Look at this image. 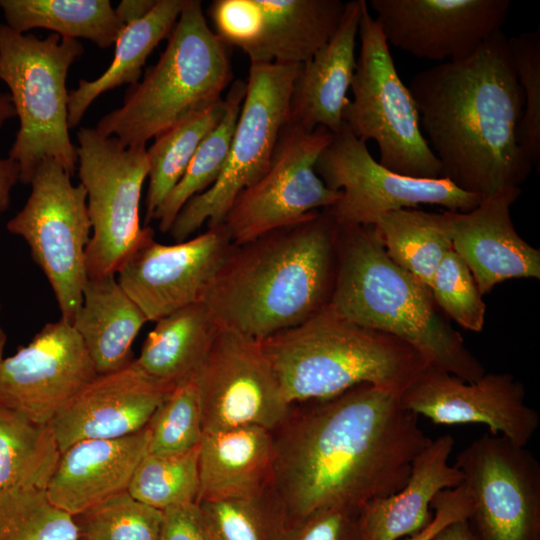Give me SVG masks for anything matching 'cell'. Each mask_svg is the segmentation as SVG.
<instances>
[{
  "instance_id": "30",
  "label": "cell",
  "mask_w": 540,
  "mask_h": 540,
  "mask_svg": "<svg viewBox=\"0 0 540 540\" xmlns=\"http://www.w3.org/2000/svg\"><path fill=\"white\" fill-rule=\"evenodd\" d=\"M0 8L15 32L44 28L103 49L113 45L125 27L109 0H0Z\"/></svg>"
},
{
  "instance_id": "31",
  "label": "cell",
  "mask_w": 540,
  "mask_h": 540,
  "mask_svg": "<svg viewBox=\"0 0 540 540\" xmlns=\"http://www.w3.org/2000/svg\"><path fill=\"white\" fill-rule=\"evenodd\" d=\"M373 226L390 259L429 288L436 268L452 249L444 214L400 209Z\"/></svg>"
},
{
  "instance_id": "48",
  "label": "cell",
  "mask_w": 540,
  "mask_h": 540,
  "mask_svg": "<svg viewBox=\"0 0 540 540\" xmlns=\"http://www.w3.org/2000/svg\"><path fill=\"white\" fill-rule=\"evenodd\" d=\"M15 116L16 111L14 109L10 94L0 91V128L7 120Z\"/></svg>"
},
{
  "instance_id": "45",
  "label": "cell",
  "mask_w": 540,
  "mask_h": 540,
  "mask_svg": "<svg viewBox=\"0 0 540 540\" xmlns=\"http://www.w3.org/2000/svg\"><path fill=\"white\" fill-rule=\"evenodd\" d=\"M19 181V165L9 157L0 159V215L8 208L11 191Z\"/></svg>"
},
{
  "instance_id": "44",
  "label": "cell",
  "mask_w": 540,
  "mask_h": 540,
  "mask_svg": "<svg viewBox=\"0 0 540 540\" xmlns=\"http://www.w3.org/2000/svg\"><path fill=\"white\" fill-rule=\"evenodd\" d=\"M158 540H208L198 502L163 511Z\"/></svg>"
},
{
  "instance_id": "21",
  "label": "cell",
  "mask_w": 540,
  "mask_h": 540,
  "mask_svg": "<svg viewBox=\"0 0 540 540\" xmlns=\"http://www.w3.org/2000/svg\"><path fill=\"white\" fill-rule=\"evenodd\" d=\"M521 194L508 187L468 212H444L452 249L468 266L481 295L514 278H540V251L516 232L510 208Z\"/></svg>"
},
{
  "instance_id": "46",
  "label": "cell",
  "mask_w": 540,
  "mask_h": 540,
  "mask_svg": "<svg viewBox=\"0 0 540 540\" xmlns=\"http://www.w3.org/2000/svg\"><path fill=\"white\" fill-rule=\"evenodd\" d=\"M157 0H122L115 12L126 26L145 17L155 6Z\"/></svg>"
},
{
  "instance_id": "23",
  "label": "cell",
  "mask_w": 540,
  "mask_h": 540,
  "mask_svg": "<svg viewBox=\"0 0 540 540\" xmlns=\"http://www.w3.org/2000/svg\"><path fill=\"white\" fill-rule=\"evenodd\" d=\"M365 2H346L333 36L300 65L290 97V124L307 131L322 126L333 134L344 127L342 113L356 68V37Z\"/></svg>"
},
{
  "instance_id": "26",
  "label": "cell",
  "mask_w": 540,
  "mask_h": 540,
  "mask_svg": "<svg viewBox=\"0 0 540 540\" xmlns=\"http://www.w3.org/2000/svg\"><path fill=\"white\" fill-rule=\"evenodd\" d=\"M254 1L257 28L243 50L250 62H306L333 36L345 7L340 0Z\"/></svg>"
},
{
  "instance_id": "32",
  "label": "cell",
  "mask_w": 540,
  "mask_h": 540,
  "mask_svg": "<svg viewBox=\"0 0 540 540\" xmlns=\"http://www.w3.org/2000/svg\"><path fill=\"white\" fill-rule=\"evenodd\" d=\"M226 111V103L193 113L154 138L147 148L149 184L145 200L146 227L170 191L185 173L204 138L219 124Z\"/></svg>"
},
{
  "instance_id": "27",
  "label": "cell",
  "mask_w": 540,
  "mask_h": 540,
  "mask_svg": "<svg viewBox=\"0 0 540 540\" xmlns=\"http://www.w3.org/2000/svg\"><path fill=\"white\" fill-rule=\"evenodd\" d=\"M115 276L87 278L81 307L72 322L98 375L117 371L134 360L132 344L147 322Z\"/></svg>"
},
{
  "instance_id": "22",
  "label": "cell",
  "mask_w": 540,
  "mask_h": 540,
  "mask_svg": "<svg viewBox=\"0 0 540 540\" xmlns=\"http://www.w3.org/2000/svg\"><path fill=\"white\" fill-rule=\"evenodd\" d=\"M148 426L116 439L82 440L60 453L46 492L51 502L75 517L128 489L148 452Z\"/></svg>"
},
{
  "instance_id": "10",
  "label": "cell",
  "mask_w": 540,
  "mask_h": 540,
  "mask_svg": "<svg viewBox=\"0 0 540 540\" xmlns=\"http://www.w3.org/2000/svg\"><path fill=\"white\" fill-rule=\"evenodd\" d=\"M78 174L87 192L92 236L85 251L87 278L116 275L154 230L141 227V191L148 177L146 146H124L95 128L77 133Z\"/></svg>"
},
{
  "instance_id": "17",
  "label": "cell",
  "mask_w": 540,
  "mask_h": 540,
  "mask_svg": "<svg viewBox=\"0 0 540 540\" xmlns=\"http://www.w3.org/2000/svg\"><path fill=\"white\" fill-rule=\"evenodd\" d=\"M71 323H46L31 342L0 365V405L37 424L57 413L97 377Z\"/></svg>"
},
{
  "instance_id": "47",
  "label": "cell",
  "mask_w": 540,
  "mask_h": 540,
  "mask_svg": "<svg viewBox=\"0 0 540 540\" xmlns=\"http://www.w3.org/2000/svg\"><path fill=\"white\" fill-rule=\"evenodd\" d=\"M431 540H479L467 519L450 522L439 530Z\"/></svg>"
},
{
  "instance_id": "43",
  "label": "cell",
  "mask_w": 540,
  "mask_h": 540,
  "mask_svg": "<svg viewBox=\"0 0 540 540\" xmlns=\"http://www.w3.org/2000/svg\"><path fill=\"white\" fill-rule=\"evenodd\" d=\"M430 507L434 510L430 524L411 536L400 540H431L434 535L452 521L467 519L471 512V500L463 484L445 489L433 498Z\"/></svg>"
},
{
  "instance_id": "11",
  "label": "cell",
  "mask_w": 540,
  "mask_h": 540,
  "mask_svg": "<svg viewBox=\"0 0 540 540\" xmlns=\"http://www.w3.org/2000/svg\"><path fill=\"white\" fill-rule=\"evenodd\" d=\"M70 177L56 159L42 160L29 183L30 195L7 230L28 244L53 290L60 318L72 324L87 280L91 222L86 189L81 183L73 185Z\"/></svg>"
},
{
  "instance_id": "8",
  "label": "cell",
  "mask_w": 540,
  "mask_h": 540,
  "mask_svg": "<svg viewBox=\"0 0 540 540\" xmlns=\"http://www.w3.org/2000/svg\"><path fill=\"white\" fill-rule=\"evenodd\" d=\"M358 35L360 52L350 84L353 98L343 110V122L359 140L376 142L385 168L414 178H442V165L422 133L416 103L367 2Z\"/></svg>"
},
{
  "instance_id": "6",
  "label": "cell",
  "mask_w": 540,
  "mask_h": 540,
  "mask_svg": "<svg viewBox=\"0 0 540 540\" xmlns=\"http://www.w3.org/2000/svg\"><path fill=\"white\" fill-rule=\"evenodd\" d=\"M199 0H187L159 60L129 86L123 105L95 129L124 146L148 140L222 101L233 73L227 45L208 26Z\"/></svg>"
},
{
  "instance_id": "20",
  "label": "cell",
  "mask_w": 540,
  "mask_h": 540,
  "mask_svg": "<svg viewBox=\"0 0 540 540\" xmlns=\"http://www.w3.org/2000/svg\"><path fill=\"white\" fill-rule=\"evenodd\" d=\"M173 390L133 360L117 371L97 375L48 425L60 453L82 440L125 437L147 427Z\"/></svg>"
},
{
  "instance_id": "38",
  "label": "cell",
  "mask_w": 540,
  "mask_h": 540,
  "mask_svg": "<svg viewBox=\"0 0 540 540\" xmlns=\"http://www.w3.org/2000/svg\"><path fill=\"white\" fill-rule=\"evenodd\" d=\"M163 511L123 491L74 517L82 540H158Z\"/></svg>"
},
{
  "instance_id": "13",
  "label": "cell",
  "mask_w": 540,
  "mask_h": 540,
  "mask_svg": "<svg viewBox=\"0 0 540 540\" xmlns=\"http://www.w3.org/2000/svg\"><path fill=\"white\" fill-rule=\"evenodd\" d=\"M332 138L322 126L312 131L284 126L268 170L236 197L225 216L223 225L234 245L298 222L339 199L341 192L328 188L315 171Z\"/></svg>"
},
{
  "instance_id": "5",
  "label": "cell",
  "mask_w": 540,
  "mask_h": 540,
  "mask_svg": "<svg viewBox=\"0 0 540 540\" xmlns=\"http://www.w3.org/2000/svg\"><path fill=\"white\" fill-rule=\"evenodd\" d=\"M290 404L371 384L398 397L429 365L407 343L338 315L329 305L260 341Z\"/></svg>"
},
{
  "instance_id": "19",
  "label": "cell",
  "mask_w": 540,
  "mask_h": 540,
  "mask_svg": "<svg viewBox=\"0 0 540 540\" xmlns=\"http://www.w3.org/2000/svg\"><path fill=\"white\" fill-rule=\"evenodd\" d=\"M388 43L414 57L447 62L474 54L505 23L508 0H372Z\"/></svg>"
},
{
  "instance_id": "36",
  "label": "cell",
  "mask_w": 540,
  "mask_h": 540,
  "mask_svg": "<svg viewBox=\"0 0 540 540\" xmlns=\"http://www.w3.org/2000/svg\"><path fill=\"white\" fill-rule=\"evenodd\" d=\"M0 540H80L74 517L45 488L18 485L0 493Z\"/></svg>"
},
{
  "instance_id": "3",
  "label": "cell",
  "mask_w": 540,
  "mask_h": 540,
  "mask_svg": "<svg viewBox=\"0 0 540 540\" xmlns=\"http://www.w3.org/2000/svg\"><path fill=\"white\" fill-rule=\"evenodd\" d=\"M337 223L325 210L233 245L203 301L221 326L261 341L330 301Z\"/></svg>"
},
{
  "instance_id": "15",
  "label": "cell",
  "mask_w": 540,
  "mask_h": 540,
  "mask_svg": "<svg viewBox=\"0 0 540 540\" xmlns=\"http://www.w3.org/2000/svg\"><path fill=\"white\" fill-rule=\"evenodd\" d=\"M203 433L256 425L270 431L291 405L260 341L220 326L193 377Z\"/></svg>"
},
{
  "instance_id": "50",
  "label": "cell",
  "mask_w": 540,
  "mask_h": 540,
  "mask_svg": "<svg viewBox=\"0 0 540 540\" xmlns=\"http://www.w3.org/2000/svg\"><path fill=\"white\" fill-rule=\"evenodd\" d=\"M80 540H82V539H80Z\"/></svg>"
},
{
  "instance_id": "42",
  "label": "cell",
  "mask_w": 540,
  "mask_h": 540,
  "mask_svg": "<svg viewBox=\"0 0 540 540\" xmlns=\"http://www.w3.org/2000/svg\"><path fill=\"white\" fill-rule=\"evenodd\" d=\"M360 507L322 508L289 524L282 540H362Z\"/></svg>"
},
{
  "instance_id": "14",
  "label": "cell",
  "mask_w": 540,
  "mask_h": 540,
  "mask_svg": "<svg viewBox=\"0 0 540 540\" xmlns=\"http://www.w3.org/2000/svg\"><path fill=\"white\" fill-rule=\"evenodd\" d=\"M470 500L479 540H540V464L526 446L484 434L453 464Z\"/></svg>"
},
{
  "instance_id": "39",
  "label": "cell",
  "mask_w": 540,
  "mask_h": 540,
  "mask_svg": "<svg viewBox=\"0 0 540 540\" xmlns=\"http://www.w3.org/2000/svg\"><path fill=\"white\" fill-rule=\"evenodd\" d=\"M148 428L149 453L180 454L199 446L203 428L193 378L171 392L154 413Z\"/></svg>"
},
{
  "instance_id": "7",
  "label": "cell",
  "mask_w": 540,
  "mask_h": 540,
  "mask_svg": "<svg viewBox=\"0 0 540 540\" xmlns=\"http://www.w3.org/2000/svg\"><path fill=\"white\" fill-rule=\"evenodd\" d=\"M84 53L79 40L51 33L44 39L21 34L0 23V80L19 118L8 157L20 168V182L29 184L45 158L56 159L72 176L77 147L68 127L66 79Z\"/></svg>"
},
{
  "instance_id": "4",
  "label": "cell",
  "mask_w": 540,
  "mask_h": 540,
  "mask_svg": "<svg viewBox=\"0 0 540 540\" xmlns=\"http://www.w3.org/2000/svg\"><path fill=\"white\" fill-rule=\"evenodd\" d=\"M328 305L353 323L407 343L429 365L464 381L485 374L463 338L442 317L430 289L390 259L374 226L337 224Z\"/></svg>"
},
{
  "instance_id": "25",
  "label": "cell",
  "mask_w": 540,
  "mask_h": 540,
  "mask_svg": "<svg viewBox=\"0 0 540 540\" xmlns=\"http://www.w3.org/2000/svg\"><path fill=\"white\" fill-rule=\"evenodd\" d=\"M199 501L244 498L272 483L270 430L247 425L203 433L198 447Z\"/></svg>"
},
{
  "instance_id": "33",
  "label": "cell",
  "mask_w": 540,
  "mask_h": 540,
  "mask_svg": "<svg viewBox=\"0 0 540 540\" xmlns=\"http://www.w3.org/2000/svg\"><path fill=\"white\" fill-rule=\"evenodd\" d=\"M59 456L49 425L0 405V493L18 485L46 489Z\"/></svg>"
},
{
  "instance_id": "29",
  "label": "cell",
  "mask_w": 540,
  "mask_h": 540,
  "mask_svg": "<svg viewBox=\"0 0 540 540\" xmlns=\"http://www.w3.org/2000/svg\"><path fill=\"white\" fill-rule=\"evenodd\" d=\"M187 0H157L142 19L126 25L114 45V57L98 78L81 79L68 95V127H76L92 102L106 91L123 84L139 82L148 56L158 44L168 39Z\"/></svg>"
},
{
  "instance_id": "24",
  "label": "cell",
  "mask_w": 540,
  "mask_h": 540,
  "mask_svg": "<svg viewBox=\"0 0 540 540\" xmlns=\"http://www.w3.org/2000/svg\"><path fill=\"white\" fill-rule=\"evenodd\" d=\"M454 443L450 434L432 439L413 460L408 480L400 490L360 507L362 540H400L430 524V504L435 495L463 482L460 471L449 464Z\"/></svg>"
},
{
  "instance_id": "37",
  "label": "cell",
  "mask_w": 540,
  "mask_h": 540,
  "mask_svg": "<svg viewBox=\"0 0 540 540\" xmlns=\"http://www.w3.org/2000/svg\"><path fill=\"white\" fill-rule=\"evenodd\" d=\"M198 447L180 454L147 452L137 465L127 491L133 498L160 511L197 503Z\"/></svg>"
},
{
  "instance_id": "49",
  "label": "cell",
  "mask_w": 540,
  "mask_h": 540,
  "mask_svg": "<svg viewBox=\"0 0 540 540\" xmlns=\"http://www.w3.org/2000/svg\"><path fill=\"white\" fill-rule=\"evenodd\" d=\"M6 334L4 332V330L1 328L0 326V365L4 359L3 357V353H4V348H5V345H6Z\"/></svg>"
},
{
  "instance_id": "2",
  "label": "cell",
  "mask_w": 540,
  "mask_h": 540,
  "mask_svg": "<svg viewBox=\"0 0 540 540\" xmlns=\"http://www.w3.org/2000/svg\"><path fill=\"white\" fill-rule=\"evenodd\" d=\"M408 88L443 177L481 197L526 180L533 166L517 138L524 97L502 30L469 57L418 72Z\"/></svg>"
},
{
  "instance_id": "18",
  "label": "cell",
  "mask_w": 540,
  "mask_h": 540,
  "mask_svg": "<svg viewBox=\"0 0 540 540\" xmlns=\"http://www.w3.org/2000/svg\"><path fill=\"white\" fill-rule=\"evenodd\" d=\"M401 406L434 424H482L518 446H526L540 417L525 403V388L510 373H485L464 381L428 365L399 397Z\"/></svg>"
},
{
  "instance_id": "34",
  "label": "cell",
  "mask_w": 540,
  "mask_h": 540,
  "mask_svg": "<svg viewBox=\"0 0 540 540\" xmlns=\"http://www.w3.org/2000/svg\"><path fill=\"white\" fill-rule=\"evenodd\" d=\"M245 94L246 82L234 81L224 99L226 111L222 120L201 142L182 178L155 211L153 219L158 221L162 233L169 232L187 201L206 191L218 179L228 157Z\"/></svg>"
},
{
  "instance_id": "28",
  "label": "cell",
  "mask_w": 540,
  "mask_h": 540,
  "mask_svg": "<svg viewBox=\"0 0 540 540\" xmlns=\"http://www.w3.org/2000/svg\"><path fill=\"white\" fill-rule=\"evenodd\" d=\"M220 326L204 302L180 308L156 321L134 361L148 376L175 389L194 377Z\"/></svg>"
},
{
  "instance_id": "41",
  "label": "cell",
  "mask_w": 540,
  "mask_h": 540,
  "mask_svg": "<svg viewBox=\"0 0 540 540\" xmlns=\"http://www.w3.org/2000/svg\"><path fill=\"white\" fill-rule=\"evenodd\" d=\"M429 289L437 306L461 327L483 329L486 305L471 271L453 249L436 268Z\"/></svg>"
},
{
  "instance_id": "1",
  "label": "cell",
  "mask_w": 540,
  "mask_h": 540,
  "mask_svg": "<svg viewBox=\"0 0 540 540\" xmlns=\"http://www.w3.org/2000/svg\"><path fill=\"white\" fill-rule=\"evenodd\" d=\"M271 433L272 483L289 524L394 494L432 440L398 396L371 384L294 403Z\"/></svg>"
},
{
  "instance_id": "16",
  "label": "cell",
  "mask_w": 540,
  "mask_h": 540,
  "mask_svg": "<svg viewBox=\"0 0 540 540\" xmlns=\"http://www.w3.org/2000/svg\"><path fill=\"white\" fill-rule=\"evenodd\" d=\"M222 224L175 244L150 233L117 272L118 282L147 321L202 302L216 272L233 247Z\"/></svg>"
},
{
  "instance_id": "35",
  "label": "cell",
  "mask_w": 540,
  "mask_h": 540,
  "mask_svg": "<svg viewBox=\"0 0 540 540\" xmlns=\"http://www.w3.org/2000/svg\"><path fill=\"white\" fill-rule=\"evenodd\" d=\"M198 505L208 540H282L289 526L273 484L249 497Z\"/></svg>"
},
{
  "instance_id": "40",
  "label": "cell",
  "mask_w": 540,
  "mask_h": 540,
  "mask_svg": "<svg viewBox=\"0 0 540 540\" xmlns=\"http://www.w3.org/2000/svg\"><path fill=\"white\" fill-rule=\"evenodd\" d=\"M524 107L518 126V144L532 166L540 163V29L508 37Z\"/></svg>"
},
{
  "instance_id": "9",
  "label": "cell",
  "mask_w": 540,
  "mask_h": 540,
  "mask_svg": "<svg viewBox=\"0 0 540 540\" xmlns=\"http://www.w3.org/2000/svg\"><path fill=\"white\" fill-rule=\"evenodd\" d=\"M301 64L251 62L246 94L226 163L216 182L192 197L177 214L169 233L185 241L204 224H223L236 197L268 170L279 135L289 123L294 80Z\"/></svg>"
},
{
  "instance_id": "12",
  "label": "cell",
  "mask_w": 540,
  "mask_h": 540,
  "mask_svg": "<svg viewBox=\"0 0 540 540\" xmlns=\"http://www.w3.org/2000/svg\"><path fill=\"white\" fill-rule=\"evenodd\" d=\"M315 171L328 188L341 192L339 199L325 209L337 224L373 226L387 213L419 204L468 212L482 198L445 177L414 178L385 168L346 125L333 134L316 161Z\"/></svg>"
}]
</instances>
